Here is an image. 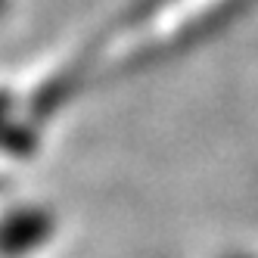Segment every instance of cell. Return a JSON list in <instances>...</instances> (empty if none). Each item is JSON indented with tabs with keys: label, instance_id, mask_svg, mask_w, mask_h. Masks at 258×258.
Instances as JSON below:
<instances>
[{
	"label": "cell",
	"instance_id": "1",
	"mask_svg": "<svg viewBox=\"0 0 258 258\" xmlns=\"http://www.w3.org/2000/svg\"><path fill=\"white\" fill-rule=\"evenodd\" d=\"M56 233V218L38 206H19L0 215V258H25L47 246Z\"/></svg>",
	"mask_w": 258,
	"mask_h": 258
},
{
	"label": "cell",
	"instance_id": "3",
	"mask_svg": "<svg viewBox=\"0 0 258 258\" xmlns=\"http://www.w3.org/2000/svg\"><path fill=\"white\" fill-rule=\"evenodd\" d=\"M7 13V0H0V16H4Z\"/></svg>",
	"mask_w": 258,
	"mask_h": 258
},
{
	"label": "cell",
	"instance_id": "2",
	"mask_svg": "<svg viewBox=\"0 0 258 258\" xmlns=\"http://www.w3.org/2000/svg\"><path fill=\"white\" fill-rule=\"evenodd\" d=\"M10 106H13V97L0 90V134H4L7 124H10Z\"/></svg>",
	"mask_w": 258,
	"mask_h": 258
},
{
	"label": "cell",
	"instance_id": "4",
	"mask_svg": "<svg viewBox=\"0 0 258 258\" xmlns=\"http://www.w3.org/2000/svg\"><path fill=\"white\" fill-rule=\"evenodd\" d=\"M224 258H249V255H224Z\"/></svg>",
	"mask_w": 258,
	"mask_h": 258
}]
</instances>
